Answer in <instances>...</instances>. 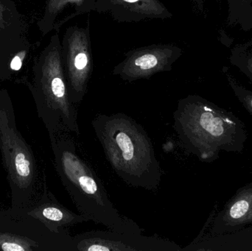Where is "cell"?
<instances>
[{
  "instance_id": "1",
  "label": "cell",
  "mask_w": 252,
  "mask_h": 251,
  "mask_svg": "<svg viewBox=\"0 0 252 251\" xmlns=\"http://www.w3.org/2000/svg\"><path fill=\"white\" fill-rule=\"evenodd\" d=\"M173 120L182 147L206 163L216 162L221 152L242 153L248 139L236 115L199 95L179 100Z\"/></svg>"
},
{
  "instance_id": "2",
  "label": "cell",
  "mask_w": 252,
  "mask_h": 251,
  "mask_svg": "<svg viewBox=\"0 0 252 251\" xmlns=\"http://www.w3.org/2000/svg\"><path fill=\"white\" fill-rule=\"evenodd\" d=\"M106 159L127 185L156 191L162 171L151 139L140 124L124 113L97 114L92 122Z\"/></svg>"
},
{
  "instance_id": "3",
  "label": "cell",
  "mask_w": 252,
  "mask_h": 251,
  "mask_svg": "<svg viewBox=\"0 0 252 251\" xmlns=\"http://www.w3.org/2000/svg\"><path fill=\"white\" fill-rule=\"evenodd\" d=\"M72 134L61 132L50 139L56 171L78 212L109 230L141 234L139 225L115 207L101 179L78 150Z\"/></svg>"
},
{
  "instance_id": "4",
  "label": "cell",
  "mask_w": 252,
  "mask_h": 251,
  "mask_svg": "<svg viewBox=\"0 0 252 251\" xmlns=\"http://www.w3.org/2000/svg\"><path fill=\"white\" fill-rule=\"evenodd\" d=\"M32 74V82L28 87L50 138L61 132L79 135L78 112L69 100L57 32L52 35L35 60Z\"/></svg>"
},
{
  "instance_id": "5",
  "label": "cell",
  "mask_w": 252,
  "mask_h": 251,
  "mask_svg": "<svg viewBox=\"0 0 252 251\" xmlns=\"http://www.w3.org/2000/svg\"><path fill=\"white\" fill-rule=\"evenodd\" d=\"M0 152L7 172L13 210H26L35 201L38 170L31 146L18 129L8 91L0 90Z\"/></svg>"
},
{
  "instance_id": "6",
  "label": "cell",
  "mask_w": 252,
  "mask_h": 251,
  "mask_svg": "<svg viewBox=\"0 0 252 251\" xmlns=\"http://www.w3.org/2000/svg\"><path fill=\"white\" fill-rule=\"evenodd\" d=\"M61 44L69 100L76 106L85 97L93 72L90 20L86 27L66 28Z\"/></svg>"
},
{
  "instance_id": "7",
  "label": "cell",
  "mask_w": 252,
  "mask_h": 251,
  "mask_svg": "<svg viewBox=\"0 0 252 251\" xmlns=\"http://www.w3.org/2000/svg\"><path fill=\"white\" fill-rule=\"evenodd\" d=\"M181 47L172 44H158L139 47L125 54L112 74L126 82L149 79L156 74L170 72L182 56Z\"/></svg>"
},
{
  "instance_id": "8",
  "label": "cell",
  "mask_w": 252,
  "mask_h": 251,
  "mask_svg": "<svg viewBox=\"0 0 252 251\" xmlns=\"http://www.w3.org/2000/svg\"><path fill=\"white\" fill-rule=\"evenodd\" d=\"M76 251H183L179 245L142 233L91 231L73 237Z\"/></svg>"
},
{
  "instance_id": "9",
  "label": "cell",
  "mask_w": 252,
  "mask_h": 251,
  "mask_svg": "<svg viewBox=\"0 0 252 251\" xmlns=\"http://www.w3.org/2000/svg\"><path fill=\"white\" fill-rule=\"evenodd\" d=\"M252 225V182L237 190L215 215L207 237L236 232Z\"/></svg>"
},
{
  "instance_id": "10",
  "label": "cell",
  "mask_w": 252,
  "mask_h": 251,
  "mask_svg": "<svg viewBox=\"0 0 252 251\" xmlns=\"http://www.w3.org/2000/svg\"><path fill=\"white\" fill-rule=\"evenodd\" d=\"M95 11L109 14L119 23L173 17V13L160 0H97Z\"/></svg>"
},
{
  "instance_id": "11",
  "label": "cell",
  "mask_w": 252,
  "mask_h": 251,
  "mask_svg": "<svg viewBox=\"0 0 252 251\" xmlns=\"http://www.w3.org/2000/svg\"><path fill=\"white\" fill-rule=\"evenodd\" d=\"M30 210L29 216L38 220L52 232L58 234L66 231L67 227L92 221L87 215L75 213L61 204L47 187L41 198Z\"/></svg>"
},
{
  "instance_id": "12",
  "label": "cell",
  "mask_w": 252,
  "mask_h": 251,
  "mask_svg": "<svg viewBox=\"0 0 252 251\" xmlns=\"http://www.w3.org/2000/svg\"><path fill=\"white\" fill-rule=\"evenodd\" d=\"M97 0H46L44 13L38 22L43 35L59 31L76 16L95 11Z\"/></svg>"
},
{
  "instance_id": "13",
  "label": "cell",
  "mask_w": 252,
  "mask_h": 251,
  "mask_svg": "<svg viewBox=\"0 0 252 251\" xmlns=\"http://www.w3.org/2000/svg\"><path fill=\"white\" fill-rule=\"evenodd\" d=\"M22 22L17 7L11 0H0V58L14 51L23 41Z\"/></svg>"
},
{
  "instance_id": "14",
  "label": "cell",
  "mask_w": 252,
  "mask_h": 251,
  "mask_svg": "<svg viewBox=\"0 0 252 251\" xmlns=\"http://www.w3.org/2000/svg\"><path fill=\"white\" fill-rule=\"evenodd\" d=\"M183 251H252V231L247 227L231 234L199 237Z\"/></svg>"
},
{
  "instance_id": "15",
  "label": "cell",
  "mask_w": 252,
  "mask_h": 251,
  "mask_svg": "<svg viewBox=\"0 0 252 251\" xmlns=\"http://www.w3.org/2000/svg\"><path fill=\"white\" fill-rule=\"evenodd\" d=\"M226 23L228 26L239 25L243 30L252 29V0H227Z\"/></svg>"
},
{
  "instance_id": "16",
  "label": "cell",
  "mask_w": 252,
  "mask_h": 251,
  "mask_svg": "<svg viewBox=\"0 0 252 251\" xmlns=\"http://www.w3.org/2000/svg\"><path fill=\"white\" fill-rule=\"evenodd\" d=\"M229 61L249 78L252 85V39L234 47Z\"/></svg>"
},
{
  "instance_id": "17",
  "label": "cell",
  "mask_w": 252,
  "mask_h": 251,
  "mask_svg": "<svg viewBox=\"0 0 252 251\" xmlns=\"http://www.w3.org/2000/svg\"><path fill=\"white\" fill-rule=\"evenodd\" d=\"M39 248L32 240L7 233H0V250L4 251H32Z\"/></svg>"
},
{
  "instance_id": "18",
  "label": "cell",
  "mask_w": 252,
  "mask_h": 251,
  "mask_svg": "<svg viewBox=\"0 0 252 251\" xmlns=\"http://www.w3.org/2000/svg\"><path fill=\"white\" fill-rule=\"evenodd\" d=\"M223 72L227 79L228 83L234 94L236 96L240 103L245 108L246 110L252 116V90L248 89L239 84L233 75L229 72L227 67L223 69Z\"/></svg>"
},
{
  "instance_id": "19",
  "label": "cell",
  "mask_w": 252,
  "mask_h": 251,
  "mask_svg": "<svg viewBox=\"0 0 252 251\" xmlns=\"http://www.w3.org/2000/svg\"><path fill=\"white\" fill-rule=\"evenodd\" d=\"M18 47L14 51L12 52L11 53L7 55L5 57V59L7 57H10V62H9L8 64L9 69L7 70V79L10 78V75H12V73L19 72L21 68L22 67V65H23L24 60H25L27 56L28 55L29 46L26 45V44H25V43H23L21 48H18Z\"/></svg>"
},
{
  "instance_id": "20",
  "label": "cell",
  "mask_w": 252,
  "mask_h": 251,
  "mask_svg": "<svg viewBox=\"0 0 252 251\" xmlns=\"http://www.w3.org/2000/svg\"><path fill=\"white\" fill-rule=\"evenodd\" d=\"M192 1H193L194 4H195V7H196L198 10L203 11L205 0H192Z\"/></svg>"
},
{
  "instance_id": "21",
  "label": "cell",
  "mask_w": 252,
  "mask_h": 251,
  "mask_svg": "<svg viewBox=\"0 0 252 251\" xmlns=\"http://www.w3.org/2000/svg\"><path fill=\"white\" fill-rule=\"evenodd\" d=\"M250 229H251V230H252V226H250Z\"/></svg>"
}]
</instances>
